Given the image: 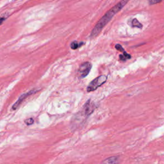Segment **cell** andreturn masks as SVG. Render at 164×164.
Segmentation results:
<instances>
[{
	"mask_svg": "<svg viewBox=\"0 0 164 164\" xmlns=\"http://www.w3.org/2000/svg\"><path fill=\"white\" fill-rule=\"evenodd\" d=\"M130 0H122L119 2L116 5H115L112 9L108 10L101 19L98 22L96 25L93 28L92 32L90 34V38H94L97 37L100 32L102 31L103 28L108 24V22L110 21L114 15L119 12L122 8L126 5Z\"/></svg>",
	"mask_w": 164,
	"mask_h": 164,
	"instance_id": "cell-1",
	"label": "cell"
},
{
	"mask_svg": "<svg viewBox=\"0 0 164 164\" xmlns=\"http://www.w3.org/2000/svg\"><path fill=\"white\" fill-rule=\"evenodd\" d=\"M107 80V76L105 75L99 76L94 80H93L88 85L87 87V92H92L96 90L100 86L105 83Z\"/></svg>",
	"mask_w": 164,
	"mask_h": 164,
	"instance_id": "cell-2",
	"label": "cell"
},
{
	"mask_svg": "<svg viewBox=\"0 0 164 164\" xmlns=\"http://www.w3.org/2000/svg\"><path fill=\"white\" fill-rule=\"evenodd\" d=\"M92 68V64L89 62H85L82 63L79 67L78 69V74L80 78H83L87 76L90 71V69Z\"/></svg>",
	"mask_w": 164,
	"mask_h": 164,
	"instance_id": "cell-3",
	"label": "cell"
},
{
	"mask_svg": "<svg viewBox=\"0 0 164 164\" xmlns=\"http://www.w3.org/2000/svg\"><path fill=\"white\" fill-rule=\"evenodd\" d=\"M37 92V90H36L35 89H34V90H30V91H29V92H26L25 94H22L19 97V98L18 99V100L13 105V106H12V110H15V109H17L18 108V106L22 103V101H24L26 98H27L28 96H30L31 95L34 94L36 93Z\"/></svg>",
	"mask_w": 164,
	"mask_h": 164,
	"instance_id": "cell-4",
	"label": "cell"
},
{
	"mask_svg": "<svg viewBox=\"0 0 164 164\" xmlns=\"http://www.w3.org/2000/svg\"><path fill=\"white\" fill-rule=\"evenodd\" d=\"M120 162L119 156H114L103 160L101 164H118Z\"/></svg>",
	"mask_w": 164,
	"mask_h": 164,
	"instance_id": "cell-5",
	"label": "cell"
},
{
	"mask_svg": "<svg viewBox=\"0 0 164 164\" xmlns=\"http://www.w3.org/2000/svg\"><path fill=\"white\" fill-rule=\"evenodd\" d=\"M85 43L83 42H78L77 41H73L71 42V48L72 50H76L78 48H80L82 46H83Z\"/></svg>",
	"mask_w": 164,
	"mask_h": 164,
	"instance_id": "cell-6",
	"label": "cell"
},
{
	"mask_svg": "<svg viewBox=\"0 0 164 164\" xmlns=\"http://www.w3.org/2000/svg\"><path fill=\"white\" fill-rule=\"evenodd\" d=\"M131 25L133 27H136L138 28H142V25L140 23L139 21L137 19H134L131 21Z\"/></svg>",
	"mask_w": 164,
	"mask_h": 164,
	"instance_id": "cell-7",
	"label": "cell"
},
{
	"mask_svg": "<svg viewBox=\"0 0 164 164\" xmlns=\"http://www.w3.org/2000/svg\"><path fill=\"white\" fill-rule=\"evenodd\" d=\"M163 1V0H148V2H149L150 5H154L160 3L161 2Z\"/></svg>",
	"mask_w": 164,
	"mask_h": 164,
	"instance_id": "cell-8",
	"label": "cell"
},
{
	"mask_svg": "<svg viewBox=\"0 0 164 164\" xmlns=\"http://www.w3.org/2000/svg\"><path fill=\"white\" fill-rule=\"evenodd\" d=\"M115 49L116 50H118V51H121V52H122V53H124L125 51H124V48H122V46H121L120 44H116L115 45Z\"/></svg>",
	"mask_w": 164,
	"mask_h": 164,
	"instance_id": "cell-9",
	"label": "cell"
},
{
	"mask_svg": "<svg viewBox=\"0 0 164 164\" xmlns=\"http://www.w3.org/2000/svg\"><path fill=\"white\" fill-rule=\"evenodd\" d=\"M34 122V119L33 118H29L25 121V123L27 125H31Z\"/></svg>",
	"mask_w": 164,
	"mask_h": 164,
	"instance_id": "cell-10",
	"label": "cell"
},
{
	"mask_svg": "<svg viewBox=\"0 0 164 164\" xmlns=\"http://www.w3.org/2000/svg\"><path fill=\"white\" fill-rule=\"evenodd\" d=\"M119 58H120V60H121V61H125V60H127L126 58L123 55V54H120V55H119Z\"/></svg>",
	"mask_w": 164,
	"mask_h": 164,
	"instance_id": "cell-11",
	"label": "cell"
},
{
	"mask_svg": "<svg viewBox=\"0 0 164 164\" xmlns=\"http://www.w3.org/2000/svg\"><path fill=\"white\" fill-rule=\"evenodd\" d=\"M5 19H6V18L4 17H0V25H2V23L5 21Z\"/></svg>",
	"mask_w": 164,
	"mask_h": 164,
	"instance_id": "cell-12",
	"label": "cell"
}]
</instances>
